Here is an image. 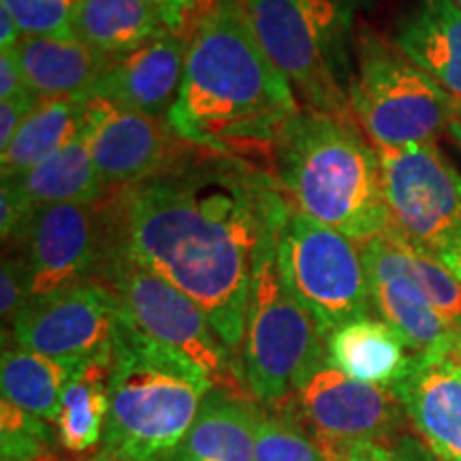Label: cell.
<instances>
[{
	"mask_svg": "<svg viewBox=\"0 0 461 461\" xmlns=\"http://www.w3.org/2000/svg\"><path fill=\"white\" fill-rule=\"evenodd\" d=\"M9 9L24 37L73 34L77 0H0Z\"/></svg>",
	"mask_w": 461,
	"mask_h": 461,
	"instance_id": "cell-30",
	"label": "cell"
},
{
	"mask_svg": "<svg viewBox=\"0 0 461 461\" xmlns=\"http://www.w3.org/2000/svg\"><path fill=\"white\" fill-rule=\"evenodd\" d=\"M391 222L414 244L438 252L461 235V173L434 143L374 146Z\"/></svg>",
	"mask_w": 461,
	"mask_h": 461,
	"instance_id": "cell-10",
	"label": "cell"
},
{
	"mask_svg": "<svg viewBox=\"0 0 461 461\" xmlns=\"http://www.w3.org/2000/svg\"><path fill=\"white\" fill-rule=\"evenodd\" d=\"M99 280L115 293L122 316L137 331L188 359L214 391L255 402L241 363L235 359L238 355L222 342L203 310L180 288L126 255L113 241Z\"/></svg>",
	"mask_w": 461,
	"mask_h": 461,
	"instance_id": "cell-6",
	"label": "cell"
},
{
	"mask_svg": "<svg viewBox=\"0 0 461 461\" xmlns=\"http://www.w3.org/2000/svg\"><path fill=\"white\" fill-rule=\"evenodd\" d=\"M455 3H457V7L461 9V0H455Z\"/></svg>",
	"mask_w": 461,
	"mask_h": 461,
	"instance_id": "cell-43",
	"label": "cell"
},
{
	"mask_svg": "<svg viewBox=\"0 0 461 461\" xmlns=\"http://www.w3.org/2000/svg\"><path fill=\"white\" fill-rule=\"evenodd\" d=\"M330 361L361 383L393 387L414 359L411 346L387 321L363 316L327 338Z\"/></svg>",
	"mask_w": 461,
	"mask_h": 461,
	"instance_id": "cell-20",
	"label": "cell"
},
{
	"mask_svg": "<svg viewBox=\"0 0 461 461\" xmlns=\"http://www.w3.org/2000/svg\"><path fill=\"white\" fill-rule=\"evenodd\" d=\"M58 434L45 419L0 402V455L3 461H50Z\"/></svg>",
	"mask_w": 461,
	"mask_h": 461,
	"instance_id": "cell-28",
	"label": "cell"
},
{
	"mask_svg": "<svg viewBox=\"0 0 461 461\" xmlns=\"http://www.w3.org/2000/svg\"><path fill=\"white\" fill-rule=\"evenodd\" d=\"M359 250L370 280L374 308L383 321L406 339L414 355H447L459 333L448 330L414 280L393 224L359 244Z\"/></svg>",
	"mask_w": 461,
	"mask_h": 461,
	"instance_id": "cell-15",
	"label": "cell"
},
{
	"mask_svg": "<svg viewBox=\"0 0 461 461\" xmlns=\"http://www.w3.org/2000/svg\"><path fill=\"white\" fill-rule=\"evenodd\" d=\"M160 32H167L163 20L141 0H77L73 34L107 60Z\"/></svg>",
	"mask_w": 461,
	"mask_h": 461,
	"instance_id": "cell-24",
	"label": "cell"
},
{
	"mask_svg": "<svg viewBox=\"0 0 461 461\" xmlns=\"http://www.w3.org/2000/svg\"><path fill=\"white\" fill-rule=\"evenodd\" d=\"M7 180L15 184L32 210L56 203H96L109 194L86 132L43 163Z\"/></svg>",
	"mask_w": 461,
	"mask_h": 461,
	"instance_id": "cell-22",
	"label": "cell"
},
{
	"mask_svg": "<svg viewBox=\"0 0 461 461\" xmlns=\"http://www.w3.org/2000/svg\"><path fill=\"white\" fill-rule=\"evenodd\" d=\"M257 402L212 389L171 461H255Z\"/></svg>",
	"mask_w": 461,
	"mask_h": 461,
	"instance_id": "cell-21",
	"label": "cell"
},
{
	"mask_svg": "<svg viewBox=\"0 0 461 461\" xmlns=\"http://www.w3.org/2000/svg\"><path fill=\"white\" fill-rule=\"evenodd\" d=\"M440 459H442V461H448V459H445V457H440Z\"/></svg>",
	"mask_w": 461,
	"mask_h": 461,
	"instance_id": "cell-45",
	"label": "cell"
},
{
	"mask_svg": "<svg viewBox=\"0 0 461 461\" xmlns=\"http://www.w3.org/2000/svg\"><path fill=\"white\" fill-rule=\"evenodd\" d=\"M325 461H400L393 445L384 442H344V445H319Z\"/></svg>",
	"mask_w": 461,
	"mask_h": 461,
	"instance_id": "cell-34",
	"label": "cell"
},
{
	"mask_svg": "<svg viewBox=\"0 0 461 461\" xmlns=\"http://www.w3.org/2000/svg\"><path fill=\"white\" fill-rule=\"evenodd\" d=\"M50 461H56V459H50ZM82 461H122V459L107 457V455H103V453H95V455H88V457L82 459Z\"/></svg>",
	"mask_w": 461,
	"mask_h": 461,
	"instance_id": "cell-42",
	"label": "cell"
},
{
	"mask_svg": "<svg viewBox=\"0 0 461 461\" xmlns=\"http://www.w3.org/2000/svg\"><path fill=\"white\" fill-rule=\"evenodd\" d=\"M445 357H448V359H453L455 363H459V366H461V333L457 338H455L451 350H448Z\"/></svg>",
	"mask_w": 461,
	"mask_h": 461,
	"instance_id": "cell-41",
	"label": "cell"
},
{
	"mask_svg": "<svg viewBox=\"0 0 461 461\" xmlns=\"http://www.w3.org/2000/svg\"><path fill=\"white\" fill-rule=\"evenodd\" d=\"M32 207L22 197L15 184L3 177V188H0V233L3 240H17L24 230L28 218L32 216Z\"/></svg>",
	"mask_w": 461,
	"mask_h": 461,
	"instance_id": "cell-32",
	"label": "cell"
},
{
	"mask_svg": "<svg viewBox=\"0 0 461 461\" xmlns=\"http://www.w3.org/2000/svg\"><path fill=\"white\" fill-rule=\"evenodd\" d=\"M393 448L400 461H442L425 440H419L411 434L397 436Z\"/></svg>",
	"mask_w": 461,
	"mask_h": 461,
	"instance_id": "cell-37",
	"label": "cell"
},
{
	"mask_svg": "<svg viewBox=\"0 0 461 461\" xmlns=\"http://www.w3.org/2000/svg\"><path fill=\"white\" fill-rule=\"evenodd\" d=\"M457 107H459V115H461V103H459V105H457Z\"/></svg>",
	"mask_w": 461,
	"mask_h": 461,
	"instance_id": "cell-44",
	"label": "cell"
},
{
	"mask_svg": "<svg viewBox=\"0 0 461 461\" xmlns=\"http://www.w3.org/2000/svg\"><path fill=\"white\" fill-rule=\"evenodd\" d=\"M41 105L37 95L17 96V99L0 101V152H5L20 132L22 124L26 122L28 115Z\"/></svg>",
	"mask_w": 461,
	"mask_h": 461,
	"instance_id": "cell-35",
	"label": "cell"
},
{
	"mask_svg": "<svg viewBox=\"0 0 461 461\" xmlns=\"http://www.w3.org/2000/svg\"><path fill=\"white\" fill-rule=\"evenodd\" d=\"M14 51L28 86L41 101L92 99L107 65V58L75 34L24 37Z\"/></svg>",
	"mask_w": 461,
	"mask_h": 461,
	"instance_id": "cell-18",
	"label": "cell"
},
{
	"mask_svg": "<svg viewBox=\"0 0 461 461\" xmlns=\"http://www.w3.org/2000/svg\"><path fill=\"white\" fill-rule=\"evenodd\" d=\"M346 92L357 122L383 148L434 143L455 103L395 43L372 32L357 41V67Z\"/></svg>",
	"mask_w": 461,
	"mask_h": 461,
	"instance_id": "cell-8",
	"label": "cell"
},
{
	"mask_svg": "<svg viewBox=\"0 0 461 461\" xmlns=\"http://www.w3.org/2000/svg\"><path fill=\"white\" fill-rule=\"evenodd\" d=\"M230 3V0H194V5H197V14H199V20L207 14H212V11H216L218 7H222V5Z\"/></svg>",
	"mask_w": 461,
	"mask_h": 461,
	"instance_id": "cell-40",
	"label": "cell"
},
{
	"mask_svg": "<svg viewBox=\"0 0 461 461\" xmlns=\"http://www.w3.org/2000/svg\"><path fill=\"white\" fill-rule=\"evenodd\" d=\"M112 350L82 361L68 378L56 419L58 445L68 453H88L101 447L109 414Z\"/></svg>",
	"mask_w": 461,
	"mask_h": 461,
	"instance_id": "cell-23",
	"label": "cell"
},
{
	"mask_svg": "<svg viewBox=\"0 0 461 461\" xmlns=\"http://www.w3.org/2000/svg\"><path fill=\"white\" fill-rule=\"evenodd\" d=\"M397 230V229H395ZM397 240L406 257L408 267L428 295L431 308L447 322L455 333H461V285L455 274L428 248L414 244L406 235L397 230Z\"/></svg>",
	"mask_w": 461,
	"mask_h": 461,
	"instance_id": "cell-27",
	"label": "cell"
},
{
	"mask_svg": "<svg viewBox=\"0 0 461 461\" xmlns=\"http://www.w3.org/2000/svg\"><path fill=\"white\" fill-rule=\"evenodd\" d=\"M285 194L312 221L355 244L387 230L391 214L383 193L378 154L350 115L302 107L274 146Z\"/></svg>",
	"mask_w": 461,
	"mask_h": 461,
	"instance_id": "cell-3",
	"label": "cell"
},
{
	"mask_svg": "<svg viewBox=\"0 0 461 461\" xmlns=\"http://www.w3.org/2000/svg\"><path fill=\"white\" fill-rule=\"evenodd\" d=\"M299 112L295 90L265 54L238 0L201 17L188 41L182 92L167 118L180 141L227 157L274 149Z\"/></svg>",
	"mask_w": 461,
	"mask_h": 461,
	"instance_id": "cell-2",
	"label": "cell"
},
{
	"mask_svg": "<svg viewBox=\"0 0 461 461\" xmlns=\"http://www.w3.org/2000/svg\"><path fill=\"white\" fill-rule=\"evenodd\" d=\"M141 3H146L152 11H157L167 31L180 34V37L190 41L194 28L199 24L194 0H141Z\"/></svg>",
	"mask_w": 461,
	"mask_h": 461,
	"instance_id": "cell-33",
	"label": "cell"
},
{
	"mask_svg": "<svg viewBox=\"0 0 461 461\" xmlns=\"http://www.w3.org/2000/svg\"><path fill=\"white\" fill-rule=\"evenodd\" d=\"M122 310L101 280L32 297L11 325L14 342L32 353L82 363L112 350Z\"/></svg>",
	"mask_w": 461,
	"mask_h": 461,
	"instance_id": "cell-13",
	"label": "cell"
},
{
	"mask_svg": "<svg viewBox=\"0 0 461 461\" xmlns=\"http://www.w3.org/2000/svg\"><path fill=\"white\" fill-rule=\"evenodd\" d=\"M395 45L461 103V9L455 0H419L402 20Z\"/></svg>",
	"mask_w": 461,
	"mask_h": 461,
	"instance_id": "cell-19",
	"label": "cell"
},
{
	"mask_svg": "<svg viewBox=\"0 0 461 461\" xmlns=\"http://www.w3.org/2000/svg\"><path fill=\"white\" fill-rule=\"evenodd\" d=\"M280 224L265 235L258 248L240 353L248 391L257 403L272 408H280L330 363L327 338L319 322L297 302L282 274Z\"/></svg>",
	"mask_w": 461,
	"mask_h": 461,
	"instance_id": "cell-5",
	"label": "cell"
},
{
	"mask_svg": "<svg viewBox=\"0 0 461 461\" xmlns=\"http://www.w3.org/2000/svg\"><path fill=\"white\" fill-rule=\"evenodd\" d=\"M286 210L267 176L216 152L176 160L109 201L113 244L193 299L235 355L258 248Z\"/></svg>",
	"mask_w": 461,
	"mask_h": 461,
	"instance_id": "cell-1",
	"label": "cell"
},
{
	"mask_svg": "<svg viewBox=\"0 0 461 461\" xmlns=\"http://www.w3.org/2000/svg\"><path fill=\"white\" fill-rule=\"evenodd\" d=\"M278 258L288 288L325 338L372 316L370 280L359 244L305 216L291 201L278 229Z\"/></svg>",
	"mask_w": 461,
	"mask_h": 461,
	"instance_id": "cell-9",
	"label": "cell"
},
{
	"mask_svg": "<svg viewBox=\"0 0 461 461\" xmlns=\"http://www.w3.org/2000/svg\"><path fill=\"white\" fill-rule=\"evenodd\" d=\"M22 39H24V34H22L14 15L9 14V9L5 5H0V51L15 50Z\"/></svg>",
	"mask_w": 461,
	"mask_h": 461,
	"instance_id": "cell-38",
	"label": "cell"
},
{
	"mask_svg": "<svg viewBox=\"0 0 461 461\" xmlns=\"http://www.w3.org/2000/svg\"><path fill=\"white\" fill-rule=\"evenodd\" d=\"M26 95H34V92L26 82V75L22 71L15 51H0V96H3L0 101L17 99V96Z\"/></svg>",
	"mask_w": 461,
	"mask_h": 461,
	"instance_id": "cell-36",
	"label": "cell"
},
{
	"mask_svg": "<svg viewBox=\"0 0 461 461\" xmlns=\"http://www.w3.org/2000/svg\"><path fill=\"white\" fill-rule=\"evenodd\" d=\"M31 280V299L99 280L112 248L109 199L37 207L15 240Z\"/></svg>",
	"mask_w": 461,
	"mask_h": 461,
	"instance_id": "cell-11",
	"label": "cell"
},
{
	"mask_svg": "<svg viewBox=\"0 0 461 461\" xmlns=\"http://www.w3.org/2000/svg\"><path fill=\"white\" fill-rule=\"evenodd\" d=\"M86 126H88V101H41V105L22 124L11 146L0 152L3 177L22 176L43 163L51 154L79 140L86 132Z\"/></svg>",
	"mask_w": 461,
	"mask_h": 461,
	"instance_id": "cell-25",
	"label": "cell"
},
{
	"mask_svg": "<svg viewBox=\"0 0 461 461\" xmlns=\"http://www.w3.org/2000/svg\"><path fill=\"white\" fill-rule=\"evenodd\" d=\"M244 9L265 54L302 96V107L350 115L342 84L348 28L342 0H244Z\"/></svg>",
	"mask_w": 461,
	"mask_h": 461,
	"instance_id": "cell-7",
	"label": "cell"
},
{
	"mask_svg": "<svg viewBox=\"0 0 461 461\" xmlns=\"http://www.w3.org/2000/svg\"><path fill=\"white\" fill-rule=\"evenodd\" d=\"M86 137L96 169L112 193L146 182L180 160L176 146L180 137L169 122L99 96L88 99Z\"/></svg>",
	"mask_w": 461,
	"mask_h": 461,
	"instance_id": "cell-14",
	"label": "cell"
},
{
	"mask_svg": "<svg viewBox=\"0 0 461 461\" xmlns=\"http://www.w3.org/2000/svg\"><path fill=\"white\" fill-rule=\"evenodd\" d=\"M212 391L210 380L120 321L112 346L109 414L99 453L122 461H171Z\"/></svg>",
	"mask_w": 461,
	"mask_h": 461,
	"instance_id": "cell-4",
	"label": "cell"
},
{
	"mask_svg": "<svg viewBox=\"0 0 461 461\" xmlns=\"http://www.w3.org/2000/svg\"><path fill=\"white\" fill-rule=\"evenodd\" d=\"M255 461H325V455L297 420L282 412H258Z\"/></svg>",
	"mask_w": 461,
	"mask_h": 461,
	"instance_id": "cell-29",
	"label": "cell"
},
{
	"mask_svg": "<svg viewBox=\"0 0 461 461\" xmlns=\"http://www.w3.org/2000/svg\"><path fill=\"white\" fill-rule=\"evenodd\" d=\"M79 363H67L32 353L22 346L3 350L0 361V387L3 400L22 411L56 423L62 393L68 378Z\"/></svg>",
	"mask_w": 461,
	"mask_h": 461,
	"instance_id": "cell-26",
	"label": "cell"
},
{
	"mask_svg": "<svg viewBox=\"0 0 461 461\" xmlns=\"http://www.w3.org/2000/svg\"><path fill=\"white\" fill-rule=\"evenodd\" d=\"M436 257L440 258V261L445 263L448 269H451V272L455 274V278H457L461 285V235L459 238L448 241V244L442 248Z\"/></svg>",
	"mask_w": 461,
	"mask_h": 461,
	"instance_id": "cell-39",
	"label": "cell"
},
{
	"mask_svg": "<svg viewBox=\"0 0 461 461\" xmlns=\"http://www.w3.org/2000/svg\"><path fill=\"white\" fill-rule=\"evenodd\" d=\"M31 302V280L22 255H7L0 269V314L5 325H14L22 308Z\"/></svg>",
	"mask_w": 461,
	"mask_h": 461,
	"instance_id": "cell-31",
	"label": "cell"
},
{
	"mask_svg": "<svg viewBox=\"0 0 461 461\" xmlns=\"http://www.w3.org/2000/svg\"><path fill=\"white\" fill-rule=\"evenodd\" d=\"M186 56L188 39L160 32L122 56L109 58L95 96L167 120L182 92Z\"/></svg>",
	"mask_w": 461,
	"mask_h": 461,
	"instance_id": "cell-16",
	"label": "cell"
},
{
	"mask_svg": "<svg viewBox=\"0 0 461 461\" xmlns=\"http://www.w3.org/2000/svg\"><path fill=\"white\" fill-rule=\"evenodd\" d=\"M406 417L438 457L461 461V366L445 355H414L393 384Z\"/></svg>",
	"mask_w": 461,
	"mask_h": 461,
	"instance_id": "cell-17",
	"label": "cell"
},
{
	"mask_svg": "<svg viewBox=\"0 0 461 461\" xmlns=\"http://www.w3.org/2000/svg\"><path fill=\"white\" fill-rule=\"evenodd\" d=\"M319 445L387 442L397 438L406 411L391 387L361 383L325 363L280 406Z\"/></svg>",
	"mask_w": 461,
	"mask_h": 461,
	"instance_id": "cell-12",
	"label": "cell"
}]
</instances>
